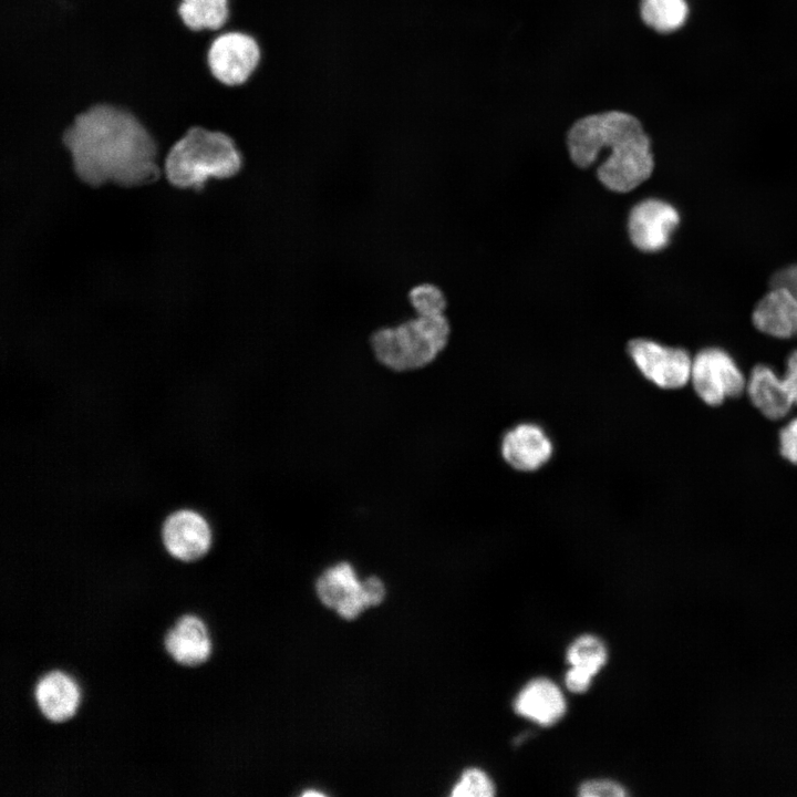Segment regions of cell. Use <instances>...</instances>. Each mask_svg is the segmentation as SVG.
Returning <instances> with one entry per match:
<instances>
[{
  "instance_id": "cell-1",
  "label": "cell",
  "mask_w": 797,
  "mask_h": 797,
  "mask_svg": "<svg viewBox=\"0 0 797 797\" xmlns=\"http://www.w3.org/2000/svg\"><path fill=\"white\" fill-rule=\"evenodd\" d=\"M76 176L90 186H139L159 176L161 145L131 110L107 102L77 113L61 136Z\"/></svg>"
},
{
  "instance_id": "cell-2",
  "label": "cell",
  "mask_w": 797,
  "mask_h": 797,
  "mask_svg": "<svg viewBox=\"0 0 797 797\" xmlns=\"http://www.w3.org/2000/svg\"><path fill=\"white\" fill-rule=\"evenodd\" d=\"M567 145L572 162L591 166L608 151L597 169L608 189L628 193L645 182L654 168L651 142L640 121L631 114L609 111L578 120L569 130Z\"/></svg>"
},
{
  "instance_id": "cell-3",
  "label": "cell",
  "mask_w": 797,
  "mask_h": 797,
  "mask_svg": "<svg viewBox=\"0 0 797 797\" xmlns=\"http://www.w3.org/2000/svg\"><path fill=\"white\" fill-rule=\"evenodd\" d=\"M244 155L229 133L201 125L189 126L169 147L164 159L167 180L175 187L200 190L210 178L239 173Z\"/></svg>"
},
{
  "instance_id": "cell-4",
  "label": "cell",
  "mask_w": 797,
  "mask_h": 797,
  "mask_svg": "<svg viewBox=\"0 0 797 797\" xmlns=\"http://www.w3.org/2000/svg\"><path fill=\"white\" fill-rule=\"evenodd\" d=\"M449 334L445 314L416 315L375 331L371 346L377 361L387 369L412 371L432 363L447 345Z\"/></svg>"
},
{
  "instance_id": "cell-5",
  "label": "cell",
  "mask_w": 797,
  "mask_h": 797,
  "mask_svg": "<svg viewBox=\"0 0 797 797\" xmlns=\"http://www.w3.org/2000/svg\"><path fill=\"white\" fill-rule=\"evenodd\" d=\"M206 61L217 82L238 87L247 84L259 71L263 49L255 34L240 29H225L215 33Z\"/></svg>"
},
{
  "instance_id": "cell-6",
  "label": "cell",
  "mask_w": 797,
  "mask_h": 797,
  "mask_svg": "<svg viewBox=\"0 0 797 797\" xmlns=\"http://www.w3.org/2000/svg\"><path fill=\"white\" fill-rule=\"evenodd\" d=\"M690 382L705 404L718 406L727 398L741 396L747 377L727 351L707 346L693 356Z\"/></svg>"
},
{
  "instance_id": "cell-7",
  "label": "cell",
  "mask_w": 797,
  "mask_h": 797,
  "mask_svg": "<svg viewBox=\"0 0 797 797\" xmlns=\"http://www.w3.org/2000/svg\"><path fill=\"white\" fill-rule=\"evenodd\" d=\"M628 353L639 372L660 389L676 390L690 382L693 356L683 348L636 338L628 343Z\"/></svg>"
},
{
  "instance_id": "cell-8",
  "label": "cell",
  "mask_w": 797,
  "mask_h": 797,
  "mask_svg": "<svg viewBox=\"0 0 797 797\" xmlns=\"http://www.w3.org/2000/svg\"><path fill=\"white\" fill-rule=\"evenodd\" d=\"M679 224L680 215L674 206L659 198H648L632 207L628 232L635 248L655 252L669 245Z\"/></svg>"
},
{
  "instance_id": "cell-9",
  "label": "cell",
  "mask_w": 797,
  "mask_h": 797,
  "mask_svg": "<svg viewBox=\"0 0 797 797\" xmlns=\"http://www.w3.org/2000/svg\"><path fill=\"white\" fill-rule=\"evenodd\" d=\"M499 449L503 459L513 469L531 473L551 459L553 442L541 425L521 422L504 433Z\"/></svg>"
},
{
  "instance_id": "cell-10",
  "label": "cell",
  "mask_w": 797,
  "mask_h": 797,
  "mask_svg": "<svg viewBox=\"0 0 797 797\" xmlns=\"http://www.w3.org/2000/svg\"><path fill=\"white\" fill-rule=\"evenodd\" d=\"M163 542L173 557L182 561H194L209 550L211 531L199 514L179 510L164 522Z\"/></svg>"
},
{
  "instance_id": "cell-11",
  "label": "cell",
  "mask_w": 797,
  "mask_h": 797,
  "mask_svg": "<svg viewBox=\"0 0 797 797\" xmlns=\"http://www.w3.org/2000/svg\"><path fill=\"white\" fill-rule=\"evenodd\" d=\"M752 319L765 334L778 339L796 337L797 296L785 287H772L756 304Z\"/></svg>"
},
{
  "instance_id": "cell-12",
  "label": "cell",
  "mask_w": 797,
  "mask_h": 797,
  "mask_svg": "<svg viewBox=\"0 0 797 797\" xmlns=\"http://www.w3.org/2000/svg\"><path fill=\"white\" fill-rule=\"evenodd\" d=\"M164 646L170 658L180 665L196 666L210 655L211 641L203 620L184 614L167 631Z\"/></svg>"
},
{
  "instance_id": "cell-13",
  "label": "cell",
  "mask_w": 797,
  "mask_h": 797,
  "mask_svg": "<svg viewBox=\"0 0 797 797\" xmlns=\"http://www.w3.org/2000/svg\"><path fill=\"white\" fill-rule=\"evenodd\" d=\"M745 392L762 415L772 421L785 418L794 406L783 377L766 364L752 369Z\"/></svg>"
},
{
  "instance_id": "cell-14",
  "label": "cell",
  "mask_w": 797,
  "mask_h": 797,
  "mask_svg": "<svg viewBox=\"0 0 797 797\" xmlns=\"http://www.w3.org/2000/svg\"><path fill=\"white\" fill-rule=\"evenodd\" d=\"M34 698L39 711L48 721L61 723L75 713L80 703V691L68 674L55 670L38 680Z\"/></svg>"
},
{
  "instance_id": "cell-15",
  "label": "cell",
  "mask_w": 797,
  "mask_h": 797,
  "mask_svg": "<svg viewBox=\"0 0 797 797\" xmlns=\"http://www.w3.org/2000/svg\"><path fill=\"white\" fill-rule=\"evenodd\" d=\"M515 711L540 725L558 722L566 712V701L560 689L549 679L529 681L517 694Z\"/></svg>"
},
{
  "instance_id": "cell-16",
  "label": "cell",
  "mask_w": 797,
  "mask_h": 797,
  "mask_svg": "<svg viewBox=\"0 0 797 797\" xmlns=\"http://www.w3.org/2000/svg\"><path fill=\"white\" fill-rule=\"evenodd\" d=\"M178 15L186 28L192 31L224 30L231 17L230 0H179Z\"/></svg>"
},
{
  "instance_id": "cell-17",
  "label": "cell",
  "mask_w": 797,
  "mask_h": 797,
  "mask_svg": "<svg viewBox=\"0 0 797 797\" xmlns=\"http://www.w3.org/2000/svg\"><path fill=\"white\" fill-rule=\"evenodd\" d=\"M317 592L325 605L335 609L344 599L363 594L362 581L350 563L340 562L319 577Z\"/></svg>"
},
{
  "instance_id": "cell-18",
  "label": "cell",
  "mask_w": 797,
  "mask_h": 797,
  "mask_svg": "<svg viewBox=\"0 0 797 797\" xmlns=\"http://www.w3.org/2000/svg\"><path fill=\"white\" fill-rule=\"evenodd\" d=\"M641 17L646 25L661 33L680 29L687 19L685 0H641Z\"/></svg>"
},
{
  "instance_id": "cell-19",
  "label": "cell",
  "mask_w": 797,
  "mask_h": 797,
  "mask_svg": "<svg viewBox=\"0 0 797 797\" xmlns=\"http://www.w3.org/2000/svg\"><path fill=\"white\" fill-rule=\"evenodd\" d=\"M607 660V649L602 640L592 634L577 638L567 650V661L570 666L577 667L594 676Z\"/></svg>"
},
{
  "instance_id": "cell-20",
  "label": "cell",
  "mask_w": 797,
  "mask_h": 797,
  "mask_svg": "<svg viewBox=\"0 0 797 797\" xmlns=\"http://www.w3.org/2000/svg\"><path fill=\"white\" fill-rule=\"evenodd\" d=\"M408 301L416 315L444 314L446 299L442 290L432 283H420L408 292Z\"/></svg>"
},
{
  "instance_id": "cell-21",
  "label": "cell",
  "mask_w": 797,
  "mask_h": 797,
  "mask_svg": "<svg viewBox=\"0 0 797 797\" xmlns=\"http://www.w3.org/2000/svg\"><path fill=\"white\" fill-rule=\"evenodd\" d=\"M451 795L454 797H491L495 795V786L485 772L469 768L462 774Z\"/></svg>"
},
{
  "instance_id": "cell-22",
  "label": "cell",
  "mask_w": 797,
  "mask_h": 797,
  "mask_svg": "<svg viewBox=\"0 0 797 797\" xmlns=\"http://www.w3.org/2000/svg\"><path fill=\"white\" fill-rule=\"evenodd\" d=\"M582 797H623L627 791L622 785L609 779H591L582 783L579 788Z\"/></svg>"
},
{
  "instance_id": "cell-23",
  "label": "cell",
  "mask_w": 797,
  "mask_h": 797,
  "mask_svg": "<svg viewBox=\"0 0 797 797\" xmlns=\"http://www.w3.org/2000/svg\"><path fill=\"white\" fill-rule=\"evenodd\" d=\"M779 453L797 466V416L790 418L779 431Z\"/></svg>"
},
{
  "instance_id": "cell-24",
  "label": "cell",
  "mask_w": 797,
  "mask_h": 797,
  "mask_svg": "<svg viewBox=\"0 0 797 797\" xmlns=\"http://www.w3.org/2000/svg\"><path fill=\"white\" fill-rule=\"evenodd\" d=\"M782 377L794 406H797V350L789 353Z\"/></svg>"
},
{
  "instance_id": "cell-25",
  "label": "cell",
  "mask_w": 797,
  "mask_h": 797,
  "mask_svg": "<svg viewBox=\"0 0 797 797\" xmlns=\"http://www.w3.org/2000/svg\"><path fill=\"white\" fill-rule=\"evenodd\" d=\"M770 287H785L797 296V263L776 271L770 279Z\"/></svg>"
},
{
  "instance_id": "cell-26",
  "label": "cell",
  "mask_w": 797,
  "mask_h": 797,
  "mask_svg": "<svg viewBox=\"0 0 797 797\" xmlns=\"http://www.w3.org/2000/svg\"><path fill=\"white\" fill-rule=\"evenodd\" d=\"M592 675L577 667L570 666L566 673L565 682L567 687L573 693H581L588 690L591 684Z\"/></svg>"
},
{
  "instance_id": "cell-27",
  "label": "cell",
  "mask_w": 797,
  "mask_h": 797,
  "mask_svg": "<svg viewBox=\"0 0 797 797\" xmlns=\"http://www.w3.org/2000/svg\"><path fill=\"white\" fill-rule=\"evenodd\" d=\"M363 594L368 607L382 602L385 589L382 581L376 577L366 578L362 581Z\"/></svg>"
},
{
  "instance_id": "cell-28",
  "label": "cell",
  "mask_w": 797,
  "mask_h": 797,
  "mask_svg": "<svg viewBox=\"0 0 797 797\" xmlns=\"http://www.w3.org/2000/svg\"><path fill=\"white\" fill-rule=\"evenodd\" d=\"M313 795H314V796H322L323 794H321L320 791H310V790H309V791H306V793L303 794V796H313Z\"/></svg>"
}]
</instances>
